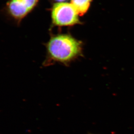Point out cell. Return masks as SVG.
Wrapping results in <instances>:
<instances>
[{
    "label": "cell",
    "instance_id": "obj_1",
    "mask_svg": "<svg viewBox=\"0 0 134 134\" xmlns=\"http://www.w3.org/2000/svg\"><path fill=\"white\" fill-rule=\"evenodd\" d=\"M46 56L43 65L55 63L68 65L82 55V43L68 34L52 35L45 44Z\"/></svg>",
    "mask_w": 134,
    "mask_h": 134
},
{
    "label": "cell",
    "instance_id": "obj_2",
    "mask_svg": "<svg viewBox=\"0 0 134 134\" xmlns=\"http://www.w3.org/2000/svg\"><path fill=\"white\" fill-rule=\"evenodd\" d=\"M79 16L73 6L67 2L55 3L51 11L52 23L54 26L68 27L81 24Z\"/></svg>",
    "mask_w": 134,
    "mask_h": 134
},
{
    "label": "cell",
    "instance_id": "obj_3",
    "mask_svg": "<svg viewBox=\"0 0 134 134\" xmlns=\"http://www.w3.org/2000/svg\"><path fill=\"white\" fill-rule=\"evenodd\" d=\"M39 0H9L6 10L9 16L18 25L36 7Z\"/></svg>",
    "mask_w": 134,
    "mask_h": 134
},
{
    "label": "cell",
    "instance_id": "obj_4",
    "mask_svg": "<svg viewBox=\"0 0 134 134\" xmlns=\"http://www.w3.org/2000/svg\"><path fill=\"white\" fill-rule=\"evenodd\" d=\"M92 0H71V3L80 16L84 15L90 7Z\"/></svg>",
    "mask_w": 134,
    "mask_h": 134
},
{
    "label": "cell",
    "instance_id": "obj_5",
    "mask_svg": "<svg viewBox=\"0 0 134 134\" xmlns=\"http://www.w3.org/2000/svg\"><path fill=\"white\" fill-rule=\"evenodd\" d=\"M52 1L56 2V3H58L65 2L68 0H52Z\"/></svg>",
    "mask_w": 134,
    "mask_h": 134
}]
</instances>
